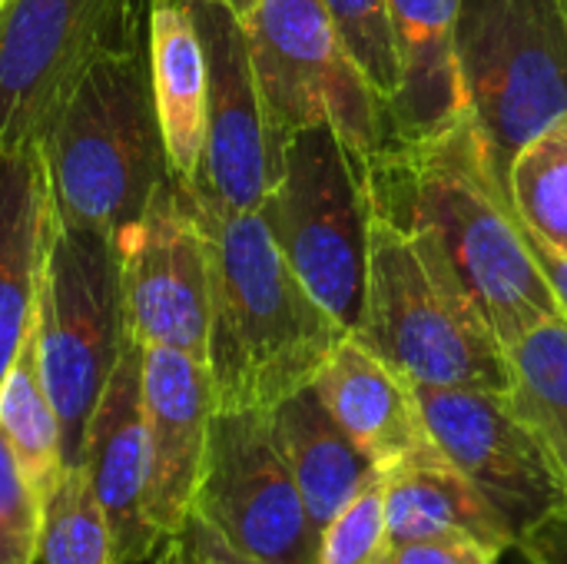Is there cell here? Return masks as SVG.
Listing matches in <instances>:
<instances>
[{
	"mask_svg": "<svg viewBox=\"0 0 567 564\" xmlns=\"http://www.w3.org/2000/svg\"><path fill=\"white\" fill-rule=\"evenodd\" d=\"M0 432L13 459L20 462L27 482L33 485L40 502H47L60 475L66 472V459L60 416L40 379L33 329L0 382Z\"/></svg>",
	"mask_w": 567,
	"mask_h": 564,
	"instance_id": "obj_22",
	"label": "cell"
},
{
	"mask_svg": "<svg viewBox=\"0 0 567 564\" xmlns=\"http://www.w3.org/2000/svg\"><path fill=\"white\" fill-rule=\"evenodd\" d=\"M53 233L50 183L40 146L0 153V382L23 349L40 299Z\"/></svg>",
	"mask_w": 567,
	"mask_h": 564,
	"instance_id": "obj_17",
	"label": "cell"
},
{
	"mask_svg": "<svg viewBox=\"0 0 567 564\" xmlns=\"http://www.w3.org/2000/svg\"><path fill=\"white\" fill-rule=\"evenodd\" d=\"M189 206L209 249L206 369L216 412H272L319 376L349 329L292 273L259 209Z\"/></svg>",
	"mask_w": 567,
	"mask_h": 564,
	"instance_id": "obj_2",
	"label": "cell"
},
{
	"mask_svg": "<svg viewBox=\"0 0 567 564\" xmlns=\"http://www.w3.org/2000/svg\"><path fill=\"white\" fill-rule=\"evenodd\" d=\"M458 7L462 0H389L402 90L385 110V146L425 140L465 113L452 50Z\"/></svg>",
	"mask_w": 567,
	"mask_h": 564,
	"instance_id": "obj_19",
	"label": "cell"
},
{
	"mask_svg": "<svg viewBox=\"0 0 567 564\" xmlns=\"http://www.w3.org/2000/svg\"><path fill=\"white\" fill-rule=\"evenodd\" d=\"M535 564H551V562H545V558H538V555H535Z\"/></svg>",
	"mask_w": 567,
	"mask_h": 564,
	"instance_id": "obj_34",
	"label": "cell"
},
{
	"mask_svg": "<svg viewBox=\"0 0 567 564\" xmlns=\"http://www.w3.org/2000/svg\"><path fill=\"white\" fill-rule=\"evenodd\" d=\"M37 146L56 223L113 239L136 223L173 176L153 106L146 43L100 60Z\"/></svg>",
	"mask_w": 567,
	"mask_h": 564,
	"instance_id": "obj_3",
	"label": "cell"
},
{
	"mask_svg": "<svg viewBox=\"0 0 567 564\" xmlns=\"http://www.w3.org/2000/svg\"><path fill=\"white\" fill-rule=\"evenodd\" d=\"M532 246H535L542 276L548 279V286H551V293L558 299V309H561V316L567 319V256H558V253H551V249H545L538 243H532Z\"/></svg>",
	"mask_w": 567,
	"mask_h": 564,
	"instance_id": "obj_31",
	"label": "cell"
},
{
	"mask_svg": "<svg viewBox=\"0 0 567 564\" xmlns=\"http://www.w3.org/2000/svg\"><path fill=\"white\" fill-rule=\"evenodd\" d=\"M349 60L362 70L385 110L402 90V63L392 33L389 0H322Z\"/></svg>",
	"mask_w": 567,
	"mask_h": 564,
	"instance_id": "obj_26",
	"label": "cell"
},
{
	"mask_svg": "<svg viewBox=\"0 0 567 564\" xmlns=\"http://www.w3.org/2000/svg\"><path fill=\"white\" fill-rule=\"evenodd\" d=\"M382 482L389 548L439 539H472L495 555H502L505 548H518L508 522L439 452L432 439L385 469Z\"/></svg>",
	"mask_w": 567,
	"mask_h": 564,
	"instance_id": "obj_18",
	"label": "cell"
},
{
	"mask_svg": "<svg viewBox=\"0 0 567 564\" xmlns=\"http://www.w3.org/2000/svg\"><path fill=\"white\" fill-rule=\"evenodd\" d=\"M402 379L429 389H512L508 352L435 253L375 213L362 319L352 329Z\"/></svg>",
	"mask_w": 567,
	"mask_h": 564,
	"instance_id": "obj_4",
	"label": "cell"
},
{
	"mask_svg": "<svg viewBox=\"0 0 567 564\" xmlns=\"http://www.w3.org/2000/svg\"><path fill=\"white\" fill-rule=\"evenodd\" d=\"M515 412L548 445L567 475V319L551 316L518 336L508 349Z\"/></svg>",
	"mask_w": 567,
	"mask_h": 564,
	"instance_id": "obj_23",
	"label": "cell"
},
{
	"mask_svg": "<svg viewBox=\"0 0 567 564\" xmlns=\"http://www.w3.org/2000/svg\"><path fill=\"white\" fill-rule=\"evenodd\" d=\"M193 512L246 555L319 564L322 532L276 445L269 412L213 416Z\"/></svg>",
	"mask_w": 567,
	"mask_h": 564,
	"instance_id": "obj_11",
	"label": "cell"
},
{
	"mask_svg": "<svg viewBox=\"0 0 567 564\" xmlns=\"http://www.w3.org/2000/svg\"><path fill=\"white\" fill-rule=\"evenodd\" d=\"M206 50V143L186 196L216 213H252L276 183L246 27L223 0H189Z\"/></svg>",
	"mask_w": 567,
	"mask_h": 564,
	"instance_id": "obj_13",
	"label": "cell"
},
{
	"mask_svg": "<svg viewBox=\"0 0 567 564\" xmlns=\"http://www.w3.org/2000/svg\"><path fill=\"white\" fill-rule=\"evenodd\" d=\"M43 502L0 432V564H37Z\"/></svg>",
	"mask_w": 567,
	"mask_h": 564,
	"instance_id": "obj_28",
	"label": "cell"
},
{
	"mask_svg": "<svg viewBox=\"0 0 567 564\" xmlns=\"http://www.w3.org/2000/svg\"><path fill=\"white\" fill-rule=\"evenodd\" d=\"M429 439L532 552L567 525V475L505 392L415 386Z\"/></svg>",
	"mask_w": 567,
	"mask_h": 564,
	"instance_id": "obj_10",
	"label": "cell"
},
{
	"mask_svg": "<svg viewBox=\"0 0 567 564\" xmlns=\"http://www.w3.org/2000/svg\"><path fill=\"white\" fill-rule=\"evenodd\" d=\"M40 564H116L113 532L90 479L80 465H66L56 489L43 502Z\"/></svg>",
	"mask_w": 567,
	"mask_h": 564,
	"instance_id": "obj_25",
	"label": "cell"
},
{
	"mask_svg": "<svg viewBox=\"0 0 567 564\" xmlns=\"http://www.w3.org/2000/svg\"><path fill=\"white\" fill-rule=\"evenodd\" d=\"M508 199L532 243L567 256V113L515 153Z\"/></svg>",
	"mask_w": 567,
	"mask_h": 564,
	"instance_id": "obj_24",
	"label": "cell"
},
{
	"mask_svg": "<svg viewBox=\"0 0 567 564\" xmlns=\"http://www.w3.org/2000/svg\"><path fill=\"white\" fill-rule=\"evenodd\" d=\"M385 564H498V555L472 539H439L392 548Z\"/></svg>",
	"mask_w": 567,
	"mask_h": 564,
	"instance_id": "obj_29",
	"label": "cell"
},
{
	"mask_svg": "<svg viewBox=\"0 0 567 564\" xmlns=\"http://www.w3.org/2000/svg\"><path fill=\"white\" fill-rule=\"evenodd\" d=\"M146 564H196V562H193V555L183 548V542H179L176 535H169V539H163V542H159V548L150 555V562Z\"/></svg>",
	"mask_w": 567,
	"mask_h": 564,
	"instance_id": "obj_32",
	"label": "cell"
},
{
	"mask_svg": "<svg viewBox=\"0 0 567 564\" xmlns=\"http://www.w3.org/2000/svg\"><path fill=\"white\" fill-rule=\"evenodd\" d=\"M276 150L312 123H332L369 163L385 146V103L349 60L322 0H259L243 20Z\"/></svg>",
	"mask_w": 567,
	"mask_h": 564,
	"instance_id": "obj_8",
	"label": "cell"
},
{
	"mask_svg": "<svg viewBox=\"0 0 567 564\" xmlns=\"http://www.w3.org/2000/svg\"><path fill=\"white\" fill-rule=\"evenodd\" d=\"M455 70L495 183L515 153L567 113V0H462Z\"/></svg>",
	"mask_w": 567,
	"mask_h": 564,
	"instance_id": "obj_6",
	"label": "cell"
},
{
	"mask_svg": "<svg viewBox=\"0 0 567 564\" xmlns=\"http://www.w3.org/2000/svg\"><path fill=\"white\" fill-rule=\"evenodd\" d=\"M312 386L346 435L382 472L429 442L415 386L352 332L332 349Z\"/></svg>",
	"mask_w": 567,
	"mask_h": 564,
	"instance_id": "obj_16",
	"label": "cell"
},
{
	"mask_svg": "<svg viewBox=\"0 0 567 564\" xmlns=\"http://www.w3.org/2000/svg\"><path fill=\"white\" fill-rule=\"evenodd\" d=\"M116 253L130 336L143 349H179L206 362L209 249L176 176L153 193L136 223L120 229Z\"/></svg>",
	"mask_w": 567,
	"mask_h": 564,
	"instance_id": "obj_12",
	"label": "cell"
},
{
	"mask_svg": "<svg viewBox=\"0 0 567 564\" xmlns=\"http://www.w3.org/2000/svg\"><path fill=\"white\" fill-rule=\"evenodd\" d=\"M223 3H226V7H229L236 17H239V20H246V17L256 10V3H259V0H223Z\"/></svg>",
	"mask_w": 567,
	"mask_h": 564,
	"instance_id": "obj_33",
	"label": "cell"
},
{
	"mask_svg": "<svg viewBox=\"0 0 567 564\" xmlns=\"http://www.w3.org/2000/svg\"><path fill=\"white\" fill-rule=\"evenodd\" d=\"M269 422L319 532L382 475V469L332 419L312 382L282 399L269 412Z\"/></svg>",
	"mask_w": 567,
	"mask_h": 564,
	"instance_id": "obj_21",
	"label": "cell"
},
{
	"mask_svg": "<svg viewBox=\"0 0 567 564\" xmlns=\"http://www.w3.org/2000/svg\"><path fill=\"white\" fill-rule=\"evenodd\" d=\"M33 342L40 379L60 416L63 459L66 465H76L86 422L126 342V306L113 236L53 219Z\"/></svg>",
	"mask_w": 567,
	"mask_h": 564,
	"instance_id": "obj_7",
	"label": "cell"
},
{
	"mask_svg": "<svg viewBox=\"0 0 567 564\" xmlns=\"http://www.w3.org/2000/svg\"><path fill=\"white\" fill-rule=\"evenodd\" d=\"M389 552L385 482L379 475L322 529L319 564H385Z\"/></svg>",
	"mask_w": 567,
	"mask_h": 564,
	"instance_id": "obj_27",
	"label": "cell"
},
{
	"mask_svg": "<svg viewBox=\"0 0 567 564\" xmlns=\"http://www.w3.org/2000/svg\"><path fill=\"white\" fill-rule=\"evenodd\" d=\"M369 170L375 213L435 253L505 349L542 319L561 316L465 113L425 140L389 143Z\"/></svg>",
	"mask_w": 567,
	"mask_h": 564,
	"instance_id": "obj_1",
	"label": "cell"
},
{
	"mask_svg": "<svg viewBox=\"0 0 567 564\" xmlns=\"http://www.w3.org/2000/svg\"><path fill=\"white\" fill-rule=\"evenodd\" d=\"M143 346L130 336L120 362L86 422L76 465L86 472L113 532L116 564H146L159 535L146 519V422H143Z\"/></svg>",
	"mask_w": 567,
	"mask_h": 564,
	"instance_id": "obj_15",
	"label": "cell"
},
{
	"mask_svg": "<svg viewBox=\"0 0 567 564\" xmlns=\"http://www.w3.org/2000/svg\"><path fill=\"white\" fill-rule=\"evenodd\" d=\"M3 3H7V0H0V7H3Z\"/></svg>",
	"mask_w": 567,
	"mask_h": 564,
	"instance_id": "obj_35",
	"label": "cell"
},
{
	"mask_svg": "<svg viewBox=\"0 0 567 564\" xmlns=\"http://www.w3.org/2000/svg\"><path fill=\"white\" fill-rule=\"evenodd\" d=\"M213 416L206 362L163 346L143 352L146 519L159 539L176 535L193 512Z\"/></svg>",
	"mask_w": 567,
	"mask_h": 564,
	"instance_id": "obj_14",
	"label": "cell"
},
{
	"mask_svg": "<svg viewBox=\"0 0 567 564\" xmlns=\"http://www.w3.org/2000/svg\"><path fill=\"white\" fill-rule=\"evenodd\" d=\"M153 106L169 173L189 186L206 143V50L189 0H153L146 23Z\"/></svg>",
	"mask_w": 567,
	"mask_h": 564,
	"instance_id": "obj_20",
	"label": "cell"
},
{
	"mask_svg": "<svg viewBox=\"0 0 567 564\" xmlns=\"http://www.w3.org/2000/svg\"><path fill=\"white\" fill-rule=\"evenodd\" d=\"M176 539L183 542V548L193 555L196 564H272L256 558V555H246L239 552L236 545H229L216 529H209L196 512H189L186 525L176 532Z\"/></svg>",
	"mask_w": 567,
	"mask_h": 564,
	"instance_id": "obj_30",
	"label": "cell"
},
{
	"mask_svg": "<svg viewBox=\"0 0 567 564\" xmlns=\"http://www.w3.org/2000/svg\"><path fill=\"white\" fill-rule=\"evenodd\" d=\"M259 213L302 286L352 332L365 306L375 219L369 160L332 123H312L279 146Z\"/></svg>",
	"mask_w": 567,
	"mask_h": 564,
	"instance_id": "obj_5",
	"label": "cell"
},
{
	"mask_svg": "<svg viewBox=\"0 0 567 564\" xmlns=\"http://www.w3.org/2000/svg\"><path fill=\"white\" fill-rule=\"evenodd\" d=\"M143 43L136 0H7L0 7V153L37 146L76 83Z\"/></svg>",
	"mask_w": 567,
	"mask_h": 564,
	"instance_id": "obj_9",
	"label": "cell"
}]
</instances>
